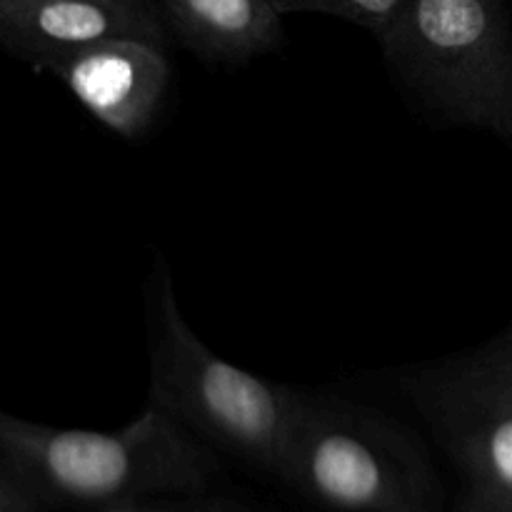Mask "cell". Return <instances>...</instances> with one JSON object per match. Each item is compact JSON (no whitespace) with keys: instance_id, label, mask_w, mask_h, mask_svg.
I'll use <instances>...</instances> for the list:
<instances>
[{"instance_id":"1","label":"cell","mask_w":512,"mask_h":512,"mask_svg":"<svg viewBox=\"0 0 512 512\" xmlns=\"http://www.w3.org/2000/svg\"><path fill=\"white\" fill-rule=\"evenodd\" d=\"M0 458L50 510H108L160 495H200L218 475L213 448L155 403L118 430L50 428L0 418Z\"/></svg>"},{"instance_id":"2","label":"cell","mask_w":512,"mask_h":512,"mask_svg":"<svg viewBox=\"0 0 512 512\" xmlns=\"http://www.w3.org/2000/svg\"><path fill=\"white\" fill-rule=\"evenodd\" d=\"M150 403L205 445L278 478L308 393L220 358L183 318L165 260L148 300Z\"/></svg>"},{"instance_id":"3","label":"cell","mask_w":512,"mask_h":512,"mask_svg":"<svg viewBox=\"0 0 512 512\" xmlns=\"http://www.w3.org/2000/svg\"><path fill=\"white\" fill-rule=\"evenodd\" d=\"M375 38L428 113L512 138V25L503 0H405Z\"/></svg>"},{"instance_id":"4","label":"cell","mask_w":512,"mask_h":512,"mask_svg":"<svg viewBox=\"0 0 512 512\" xmlns=\"http://www.w3.org/2000/svg\"><path fill=\"white\" fill-rule=\"evenodd\" d=\"M278 478L335 512H440L443 488L413 430L365 405L308 395Z\"/></svg>"},{"instance_id":"5","label":"cell","mask_w":512,"mask_h":512,"mask_svg":"<svg viewBox=\"0 0 512 512\" xmlns=\"http://www.w3.org/2000/svg\"><path fill=\"white\" fill-rule=\"evenodd\" d=\"M410 403L468 488L512 495V335L420 368Z\"/></svg>"},{"instance_id":"6","label":"cell","mask_w":512,"mask_h":512,"mask_svg":"<svg viewBox=\"0 0 512 512\" xmlns=\"http://www.w3.org/2000/svg\"><path fill=\"white\" fill-rule=\"evenodd\" d=\"M38 73L53 75L98 123L120 138H138L158 115L170 83L163 45L118 38L45 63Z\"/></svg>"},{"instance_id":"7","label":"cell","mask_w":512,"mask_h":512,"mask_svg":"<svg viewBox=\"0 0 512 512\" xmlns=\"http://www.w3.org/2000/svg\"><path fill=\"white\" fill-rule=\"evenodd\" d=\"M118 38L168 48L158 0H35L0 8V43L35 73L50 60Z\"/></svg>"},{"instance_id":"8","label":"cell","mask_w":512,"mask_h":512,"mask_svg":"<svg viewBox=\"0 0 512 512\" xmlns=\"http://www.w3.org/2000/svg\"><path fill=\"white\" fill-rule=\"evenodd\" d=\"M170 38L208 63H248L283 43L273 0H158Z\"/></svg>"},{"instance_id":"9","label":"cell","mask_w":512,"mask_h":512,"mask_svg":"<svg viewBox=\"0 0 512 512\" xmlns=\"http://www.w3.org/2000/svg\"><path fill=\"white\" fill-rule=\"evenodd\" d=\"M273 3L283 15H333V18L350 20L373 35H380L405 0H273Z\"/></svg>"},{"instance_id":"10","label":"cell","mask_w":512,"mask_h":512,"mask_svg":"<svg viewBox=\"0 0 512 512\" xmlns=\"http://www.w3.org/2000/svg\"><path fill=\"white\" fill-rule=\"evenodd\" d=\"M0 512H50L38 490L10 460L0 458Z\"/></svg>"},{"instance_id":"11","label":"cell","mask_w":512,"mask_h":512,"mask_svg":"<svg viewBox=\"0 0 512 512\" xmlns=\"http://www.w3.org/2000/svg\"><path fill=\"white\" fill-rule=\"evenodd\" d=\"M458 512H512V495L468 488Z\"/></svg>"},{"instance_id":"12","label":"cell","mask_w":512,"mask_h":512,"mask_svg":"<svg viewBox=\"0 0 512 512\" xmlns=\"http://www.w3.org/2000/svg\"><path fill=\"white\" fill-rule=\"evenodd\" d=\"M100 512H140V503H128V505H115V508L100 510Z\"/></svg>"},{"instance_id":"13","label":"cell","mask_w":512,"mask_h":512,"mask_svg":"<svg viewBox=\"0 0 512 512\" xmlns=\"http://www.w3.org/2000/svg\"><path fill=\"white\" fill-rule=\"evenodd\" d=\"M140 512H188V510H160V508H150L148 503H140Z\"/></svg>"},{"instance_id":"14","label":"cell","mask_w":512,"mask_h":512,"mask_svg":"<svg viewBox=\"0 0 512 512\" xmlns=\"http://www.w3.org/2000/svg\"><path fill=\"white\" fill-rule=\"evenodd\" d=\"M20 3H35V0H0V8H3V5H20Z\"/></svg>"},{"instance_id":"15","label":"cell","mask_w":512,"mask_h":512,"mask_svg":"<svg viewBox=\"0 0 512 512\" xmlns=\"http://www.w3.org/2000/svg\"><path fill=\"white\" fill-rule=\"evenodd\" d=\"M510 335H512V330H510Z\"/></svg>"}]
</instances>
